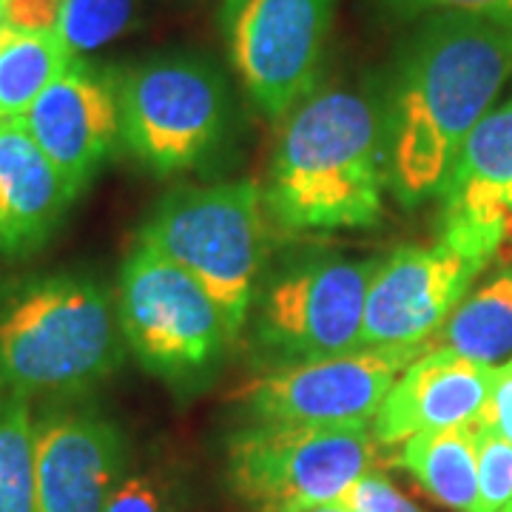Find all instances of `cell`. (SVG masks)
Wrapping results in <instances>:
<instances>
[{"instance_id":"obj_17","label":"cell","mask_w":512,"mask_h":512,"mask_svg":"<svg viewBox=\"0 0 512 512\" xmlns=\"http://www.w3.org/2000/svg\"><path fill=\"white\" fill-rule=\"evenodd\" d=\"M393 464L453 512H481L478 501V421L421 433L402 444Z\"/></svg>"},{"instance_id":"obj_28","label":"cell","mask_w":512,"mask_h":512,"mask_svg":"<svg viewBox=\"0 0 512 512\" xmlns=\"http://www.w3.org/2000/svg\"><path fill=\"white\" fill-rule=\"evenodd\" d=\"M9 29V0H0V35Z\"/></svg>"},{"instance_id":"obj_5","label":"cell","mask_w":512,"mask_h":512,"mask_svg":"<svg viewBox=\"0 0 512 512\" xmlns=\"http://www.w3.org/2000/svg\"><path fill=\"white\" fill-rule=\"evenodd\" d=\"M376 453L370 424L256 421L228 441V481L256 512L308 510L339 504Z\"/></svg>"},{"instance_id":"obj_7","label":"cell","mask_w":512,"mask_h":512,"mask_svg":"<svg viewBox=\"0 0 512 512\" xmlns=\"http://www.w3.org/2000/svg\"><path fill=\"white\" fill-rule=\"evenodd\" d=\"M379 259H311L259 293L254 348L274 367H291L362 348L370 279Z\"/></svg>"},{"instance_id":"obj_29","label":"cell","mask_w":512,"mask_h":512,"mask_svg":"<svg viewBox=\"0 0 512 512\" xmlns=\"http://www.w3.org/2000/svg\"><path fill=\"white\" fill-rule=\"evenodd\" d=\"M296 512H350L348 507L342 504H322V507H308V510H296Z\"/></svg>"},{"instance_id":"obj_6","label":"cell","mask_w":512,"mask_h":512,"mask_svg":"<svg viewBox=\"0 0 512 512\" xmlns=\"http://www.w3.org/2000/svg\"><path fill=\"white\" fill-rule=\"evenodd\" d=\"M120 137L157 174L205 160L228 120V83L200 55H160L134 66L117 83Z\"/></svg>"},{"instance_id":"obj_12","label":"cell","mask_w":512,"mask_h":512,"mask_svg":"<svg viewBox=\"0 0 512 512\" xmlns=\"http://www.w3.org/2000/svg\"><path fill=\"white\" fill-rule=\"evenodd\" d=\"M439 197L441 242L487 268L512 237V97L467 134Z\"/></svg>"},{"instance_id":"obj_26","label":"cell","mask_w":512,"mask_h":512,"mask_svg":"<svg viewBox=\"0 0 512 512\" xmlns=\"http://www.w3.org/2000/svg\"><path fill=\"white\" fill-rule=\"evenodd\" d=\"M410 12H467V15H484V18L507 20L512 23V0H399Z\"/></svg>"},{"instance_id":"obj_13","label":"cell","mask_w":512,"mask_h":512,"mask_svg":"<svg viewBox=\"0 0 512 512\" xmlns=\"http://www.w3.org/2000/svg\"><path fill=\"white\" fill-rule=\"evenodd\" d=\"M128 447L94 410H52L35 421L37 512H103L126 478Z\"/></svg>"},{"instance_id":"obj_1","label":"cell","mask_w":512,"mask_h":512,"mask_svg":"<svg viewBox=\"0 0 512 512\" xmlns=\"http://www.w3.org/2000/svg\"><path fill=\"white\" fill-rule=\"evenodd\" d=\"M512 77V23L436 12L404 43L384 97L387 183L404 205L439 194L458 148Z\"/></svg>"},{"instance_id":"obj_20","label":"cell","mask_w":512,"mask_h":512,"mask_svg":"<svg viewBox=\"0 0 512 512\" xmlns=\"http://www.w3.org/2000/svg\"><path fill=\"white\" fill-rule=\"evenodd\" d=\"M0 512H37L29 396L0 387Z\"/></svg>"},{"instance_id":"obj_18","label":"cell","mask_w":512,"mask_h":512,"mask_svg":"<svg viewBox=\"0 0 512 512\" xmlns=\"http://www.w3.org/2000/svg\"><path fill=\"white\" fill-rule=\"evenodd\" d=\"M450 350L478 365L501 367L512 359V268L467 293L424 350Z\"/></svg>"},{"instance_id":"obj_24","label":"cell","mask_w":512,"mask_h":512,"mask_svg":"<svg viewBox=\"0 0 512 512\" xmlns=\"http://www.w3.org/2000/svg\"><path fill=\"white\" fill-rule=\"evenodd\" d=\"M103 512H168V495L151 476H131L120 481Z\"/></svg>"},{"instance_id":"obj_10","label":"cell","mask_w":512,"mask_h":512,"mask_svg":"<svg viewBox=\"0 0 512 512\" xmlns=\"http://www.w3.org/2000/svg\"><path fill=\"white\" fill-rule=\"evenodd\" d=\"M424 348H356L305 365L274 367L242 387L256 421L373 424L384 396Z\"/></svg>"},{"instance_id":"obj_2","label":"cell","mask_w":512,"mask_h":512,"mask_svg":"<svg viewBox=\"0 0 512 512\" xmlns=\"http://www.w3.org/2000/svg\"><path fill=\"white\" fill-rule=\"evenodd\" d=\"M387 183V114L376 83H333L282 120L262 200L288 234L373 228Z\"/></svg>"},{"instance_id":"obj_25","label":"cell","mask_w":512,"mask_h":512,"mask_svg":"<svg viewBox=\"0 0 512 512\" xmlns=\"http://www.w3.org/2000/svg\"><path fill=\"white\" fill-rule=\"evenodd\" d=\"M481 424L512 444V359L507 365L495 367L493 390L481 413Z\"/></svg>"},{"instance_id":"obj_14","label":"cell","mask_w":512,"mask_h":512,"mask_svg":"<svg viewBox=\"0 0 512 512\" xmlns=\"http://www.w3.org/2000/svg\"><path fill=\"white\" fill-rule=\"evenodd\" d=\"M23 123L77 197L120 137L117 86L74 57L32 103Z\"/></svg>"},{"instance_id":"obj_23","label":"cell","mask_w":512,"mask_h":512,"mask_svg":"<svg viewBox=\"0 0 512 512\" xmlns=\"http://www.w3.org/2000/svg\"><path fill=\"white\" fill-rule=\"evenodd\" d=\"M339 504L350 512H424L379 470L356 478Z\"/></svg>"},{"instance_id":"obj_15","label":"cell","mask_w":512,"mask_h":512,"mask_svg":"<svg viewBox=\"0 0 512 512\" xmlns=\"http://www.w3.org/2000/svg\"><path fill=\"white\" fill-rule=\"evenodd\" d=\"M495 367L461 359L450 350H424L390 387L373 419V436L379 447H402L404 441L450 430L481 419Z\"/></svg>"},{"instance_id":"obj_3","label":"cell","mask_w":512,"mask_h":512,"mask_svg":"<svg viewBox=\"0 0 512 512\" xmlns=\"http://www.w3.org/2000/svg\"><path fill=\"white\" fill-rule=\"evenodd\" d=\"M117 308L100 282L35 276L0 291V387L23 396L80 390L123 362Z\"/></svg>"},{"instance_id":"obj_27","label":"cell","mask_w":512,"mask_h":512,"mask_svg":"<svg viewBox=\"0 0 512 512\" xmlns=\"http://www.w3.org/2000/svg\"><path fill=\"white\" fill-rule=\"evenodd\" d=\"M60 0H9V26L15 29H55Z\"/></svg>"},{"instance_id":"obj_22","label":"cell","mask_w":512,"mask_h":512,"mask_svg":"<svg viewBox=\"0 0 512 512\" xmlns=\"http://www.w3.org/2000/svg\"><path fill=\"white\" fill-rule=\"evenodd\" d=\"M478 501L481 512L512 510V444L478 419Z\"/></svg>"},{"instance_id":"obj_30","label":"cell","mask_w":512,"mask_h":512,"mask_svg":"<svg viewBox=\"0 0 512 512\" xmlns=\"http://www.w3.org/2000/svg\"><path fill=\"white\" fill-rule=\"evenodd\" d=\"M498 259L504 262V268H512V237L504 242V248H501V254H498Z\"/></svg>"},{"instance_id":"obj_21","label":"cell","mask_w":512,"mask_h":512,"mask_svg":"<svg viewBox=\"0 0 512 512\" xmlns=\"http://www.w3.org/2000/svg\"><path fill=\"white\" fill-rule=\"evenodd\" d=\"M134 15L137 0H60L55 32L72 55H83L126 35Z\"/></svg>"},{"instance_id":"obj_9","label":"cell","mask_w":512,"mask_h":512,"mask_svg":"<svg viewBox=\"0 0 512 512\" xmlns=\"http://www.w3.org/2000/svg\"><path fill=\"white\" fill-rule=\"evenodd\" d=\"M339 0H225L222 32L245 92L285 120L316 92Z\"/></svg>"},{"instance_id":"obj_19","label":"cell","mask_w":512,"mask_h":512,"mask_svg":"<svg viewBox=\"0 0 512 512\" xmlns=\"http://www.w3.org/2000/svg\"><path fill=\"white\" fill-rule=\"evenodd\" d=\"M74 55L55 29H15L0 35V120L26 117L40 94L72 66Z\"/></svg>"},{"instance_id":"obj_4","label":"cell","mask_w":512,"mask_h":512,"mask_svg":"<svg viewBox=\"0 0 512 512\" xmlns=\"http://www.w3.org/2000/svg\"><path fill=\"white\" fill-rule=\"evenodd\" d=\"M137 245L194 276L220 305L231 336L245 328L268 248V211L251 180L188 185L160 200Z\"/></svg>"},{"instance_id":"obj_11","label":"cell","mask_w":512,"mask_h":512,"mask_svg":"<svg viewBox=\"0 0 512 512\" xmlns=\"http://www.w3.org/2000/svg\"><path fill=\"white\" fill-rule=\"evenodd\" d=\"M484 268L447 242L402 245L367 288L362 348H424Z\"/></svg>"},{"instance_id":"obj_16","label":"cell","mask_w":512,"mask_h":512,"mask_svg":"<svg viewBox=\"0 0 512 512\" xmlns=\"http://www.w3.org/2000/svg\"><path fill=\"white\" fill-rule=\"evenodd\" d=\"M74 194L23 117L0 120V256L35 254L55 234Z\"/></svg>"},{"instance_id":"obj_8","label":"cell","mask_w":512,"mask_h":512,"mask_svg":"<svg viewBox=\"0 0 512 512\" xmlns=\"http://www.w3.org/2000/svg\"><path fill=\"white\" fill-rule=\"evenodd\" d=\"M117 319L143 367L168 379L202 373L234 339L211 293L180 265L140 245L120 271Z\"/></svg>"}]
</instances>
